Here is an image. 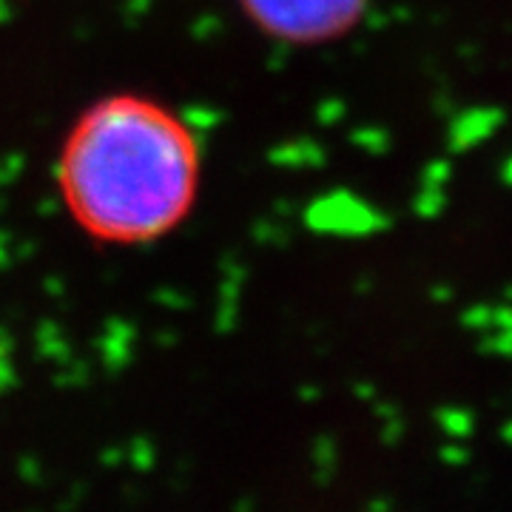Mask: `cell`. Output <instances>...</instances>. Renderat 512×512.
I'll return each instance as SVG.
<instances>
[{"instance_id":"6da1fadb","label":"cell","mask_w":512,"mask_h":512,"mask_svg":"<svg viewBox=\"0 0 512 512\" xmlns=\"http://www.w3.org/2000/svg\"><path fill=\"white\" fill-rule=\"evenodd\" d=\"M197 185L191 131L143 100H109L63 157L74 214L109 239H151L183 217Z\"/></svg>"},{"instance_id":"7a4b0ae2","label":"cell","mask_w":512,"mask_h":512,"mask_svg":"<svg viewBox=\"0 0 512 512\" xmlns=\"http://www.w3.org/2000/svg\"><path fill=\"white\" fill-rule=\"evenodd\" d=\"M265 29L285 40H316L348 29L365 0H245Z\"/></svg>"},{"instance_id":"3957f363","label":"cell","mask_w":512,"mask_h":512,"mask_svg":"<svg viewBox=\"0 0 512 512\" xmlns=\"http://www.w3.org/2000/svg\"><path fill=\"white\" fill-rule=\"evenodd\" d=\"M308 225L322 234L362 237L384 228V214L376 211L370 202L353 197L350 191H333L308 208Z\"/></svg>"},{"instance_id":"277c9868","label":"cell","mask_w":512,"mask_h":512,"mask_svg":"<svg viewBox=\"0 0 512 512\" xmlns=\"http://www.w3.org/2000/svg\"><path fill=\"white\" fill-rule=\"evenodd\" d=\"M504 120V114L498 109H470L458 117L450 128V146L453 151H467L481 140H487L493 134L498 123Z\"/></svg>"},{"instance_id":"5b68a950","label":"cell","mask_w":512,"mask_h":512,"mask_svg":"<svg viewBox=\"0 0 512 512\" xmlns=\"http://www.w3.org/2000/svg\"><path fill=\"white\" fill-rule=\"evenodd\" d=\"M271 160L279 165H296V168H308V165L322 163V146H316L311 140H299V143H288V146H279L271 154Z\"/></svg>"},{"instance_id":"8992f818","label":"cell","mask_w":512,"mask_h":512,"mask_svg":"<svg viewBox=\"0 0 512 512\" xmlns=\"http://www.w3.org/2000/svg\"><path fill=\"white\" fill-rule=\"evenodd\" d=\"M439 424L456 439H467L476 427V419L470 410H461V407H444L439 410Z\"/></svg>"},{"instance_id":"52a82bcc","label":"cell","mask_w":512,"mask_h":512,"mask_svg":"<svg viewBox=\"0 0 512 512\" xmlns=\"http://www.w3.org/2000/svg\"><path fill=\"white\" fill-rule=\"evenodd\" d=\"M220 126V111L214 109H200V106H194V109L185 111V128L191 131V128H197V131H211V128Z\"/></svg>"},{"instance_id":"ba28073f","label":"cell","mask_w":512,"mask_h":512,"mask_svg":"<svg viewBox=\"0 0 512 512\" xmlns=\"http://www.w3.org/2000/svg\"><path fill=\"white\" fill-rule=\"evenodd\" d=\"M353 143L356 146L367 148V151H373V154H379L387 148V134H384L382 128H365V131H359V134H353Z\"/></svg>"},{"instance_id":"9c48e42d","label":"cell","mask_w":512,"mask_h":512,"mask_svg":"<svg viewBox=\"0 0 512 512\" xmlns=\"http://www.w3.org/2000/svg\"><path fill=\"white\" fill-rule=\"evenodd\" d=\"M447 177H450V165L433 163L427 168V174H424V185H441Z\"/></svg>"},{"instance_id":"30bf717a","label":"cell","mask_w":512,"mask_h":512,"mask_svg":"<svg viewBox=\"0 0 512 512\" xmlns=\"http://www.w3.org/2000/svg\"><path fill=\"white\" fill-rule=\"evenodd\" d=\"M9 18V0H0V20Z\"/></svg>"},{"instance_id":"8fae6325","label":"cell","mask_w":512,"mask_h":512,"mask_svg":"<svg viewBox=\"0 0 512 512\" xmlns=\"http://www.w3.org/2000/svg\"><path fill=\"white\" fill-rule=\"evenodd\" d=\"M504 183L512 185V157H510V163L504 165Z\"/></svg>"}]
</instances>
